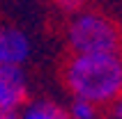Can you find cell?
Listing matches in <instances>:
<instances>
[{
  "label": "cell",
  "mask_w": 122,
  "mask_h": 119,
  "mask_svg": "<svg viewBox=\"0 0 122 119\" xmlns=\"http://www.w3.org/2000/svg\"><path fill=\"white\" fill-rule=\"evenodd\" d=\"M62 82L71 99L97 108L111 105L122 96V50L102 55H69L62 66Z\"/></svg>",
  "instance_id": "obj_1"
},
{
  "label": "cell",
  "mask_w": 122,
  "mask_h": 119,
  "mask_svg": "<svg viewBox=\"0 0 122 119\" xmlns=\"http://www.w3.org/2000/svg\"><path fill=\"white\" fill-rule=\"evenodd\" d=\"M65 41L71 55L115 53L122 50V30L111 16L95 9H85L67 21Z\"/></svg>",
  "instance_id": "obj_2"
},
{
  "label": "cell",
  "mask_w": 122,
  "mask_h": 119,
  "mask_svg": "<svg viewBox=\"0 0 122 119\" xmlns=\"http://www.w3.org/2000/svg\"><path fill=\"white\" fill-rule=\"evenodd\" d=\"M30 101L28 76L21 66H0V110L19 112Z\"/></svg>",
  "instance_id": "obj_3"
},
{
  "label": "cell",
  "mask_w": 122,
  "mask_h": 119,
  "mask_svg": "<svg viewBox=\"0 0 122 119\" xmlns=\"http://www.w3.org/2000/svg\"><path fill=\"white\" fill-rule=\"evenodd\" d=\"M32 53V44L21 27L12 23H0V66H21Z\"/></svg>",
  "instance_id": "obj_4"
},
{
  "label": "cell",
  "mask_w": 122,
  "mask_h": 119,
  "mask_svg": "<svg viewBox=\"0 0 122 119\" xmlns=\"http://www.w3.org/2000/svg\"><path fill=\"white\" fill-rule=\"evenodd\" d=\"M19 119H69L67 108L51 99H30L19 110Z\"/></svg>",
  "instance_id": "obj_5"
},
{
  "label": "cell",
  "mask_w": 122,
  "mask_h": 119,
  "mask_svg": "<svg viewBox=\"0 0 122 119\" xmlns=\"http://www.w3.org/2000/svg\"><path fill=\"white\" fill-rule=\"evenodd\" d=\"M67 117L69 119H99V108L90 101L71 99L67 105Z\"/></svg>",
  "instance_id": "obj_6"
},
{
  "label": "cell",
  "mask_w": 122,
  "mask_h": 119,
  "mask_svg": "<svg viewBox=\"0 0 122 119\" xmlns=\"http://www.w3.org/2000/svg\"><path fill=\"white\" fill-rule=\"evenodd\" d=\"M55 9L60 14H65V16H76V14L85 12V5H88V0H53Z\"/></svg>",
  "instance_id": "obj_7"
},
{
  "label": "cell",
  "mask_w": 122,
  "mask_h": 119,
  "mask_svg": "<svg viewBox=\"0 0 122 119\" xmlns=\"http://www.w3.org/2000/svg\"><path fill=\"white\" fill-rule=\"evenodd\" d=\"M111 117L113 119H122V96L115 103H111Z\"/></svg>",
  "instance_id": "obj_8"
},
{
  "label": "cell",
  "mask_w": 122,
  "mask_h": 119,
  "mask_svg": "<svg viewBox=\"0 0 122 119\" xmlns=\"http://www.w3.org/2000/svg\"><path fill=\"white\" fill-rule=\"evenodd\" d=\"M0 119H19V112H5V110H0Z\"/></svg>",
  "instance_id": "obj_9"
}]
</instances>
